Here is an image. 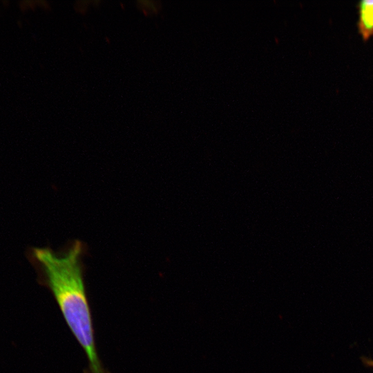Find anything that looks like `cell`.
<instances>
[{
    "label": "cell",
    "mask_w": 373,
    "mask_h": 373,
    "mask_svg": "<svg viewBox=\"0 0 373 373\" xmlns=\"http://www.w3.org/2000/svg\"><path fill=\"white\" fill-rule=\"evenodd\" d=\"M356 7L358 19L356 26L358 33L364 41L373 36V0L359 1Z\"/></svg>",
    "instance_id": "obj_2"
},
{
    "label": "cell",
    "mask_w": 373,
    "mask_h": 373,
    "mask_svg": "<svg viewBox=\"0 0 373 373\" xmlns=\"http://www.w3.org/2000/svg\"><path fill=\"white\" fill-rule=\"evenodd\" d=\"M86 251V245L75 240L59 252L50 248H34L30 260L42 272L68 326L84 350L90 373H106L95 349L84 283L82 260Z\"/></svg>",
    "instance_id": "obj_1"
}]
</instances>
